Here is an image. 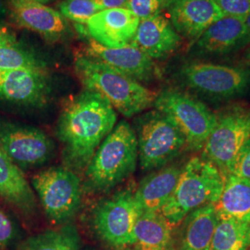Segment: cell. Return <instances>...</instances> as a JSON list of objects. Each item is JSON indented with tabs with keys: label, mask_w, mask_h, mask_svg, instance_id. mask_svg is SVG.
<instances>
[{
	"label": "cell",
	"mask_w": 250,
	"mask_h": 250,
	"mask_svg": "<svg viewBox=\"0 0 250 250\" xmlns=\"http://www.w3.org/2000/svg\"><path fill=\"white\" fill-rule=\"evenodd\" d=\"M114 107L101 94L84 90L63 106L57 125L65 167L83 170L116 126Z\"/></svg>",
	"instance_id": "cell-1"
},
{
	"label": "cell",
	"mask_w": 250,
	"mask_h": 250,
	"mask_svg": "<svg viewBox=\"0 0 250 250\" xmlns=\"http://www.w3.org/2000/svg\"><path fill=\"white\" fill-rule=\"evenodd\" d=\"M74 70L84 89L101 94L126 118H132L154 106L158 96L140 82L83 54L75 57Z\"/></svg>",
	"instance_id": "cell-2"
},
{
	"label": "cell",
	"mask_w": 250,
	"mask_h": 250,
	"mask_svg": "<svg viewBox=\"0 0 250 250\" xmlns=\"http://www.w3.org/2000/svg\"><path fill=\"white\" fill-rule=\"evenodd\" d=\"M138 148L135 131L126 121L114 127L99 146L86 168L90 189L105 192L128 178L136 168Z\"/></svg>",
	"instance_id": "cell-3"
},
{
	"label": "cell",
	"mask_w": 250,
	"mask_h": 250,
	"mask_svg": "<svg viewBox=\"0 0 250 250\" xmlns=\"http://www.w3.org/2000/svg\"><path fill=\"white\" fill-rule=\"evenodd\" d=\"M224 184V175L214 164L203 158H193L183 167L174 191L160 212L176 226L191 211L215 203Z\"/></svg>",
	"instance_id": "cell-4"
},
{
	"label": "cell",
	"mask_w": 250,
	"mask_h": 250,
	"mask_svg": "<svg viewBox=\"0 0 250 250\" xmlns=\"http://www.w3.org/2000/svg\"><path fill=\"white\" fill-rule=\"evenodd\" d=\"M176 75L187 89L213 102L236 99L250 90V68L243 65L192 60L182 64Z\"/></svg>",
	"instance_id": "cell-5"
},
{
	"label": "cell",
	"mask_w": 250,
	"mask_h": 250,
	"mask_svg": "<svg viewBox=\"0 0 250 250\" xmlns=\"http://www.w3.org/2000/svg\"><path fill=\"white\" fill-rule=\"evenodd\" d=\"M138 161L145 170L164 167L188 147L178 127L159 110H152L136 121Z\"/></svg>",
	"instance_id": "cell-6"
},
{
	"label": "cell",
	"mask_w": 250,
	"mask_h": 250,
	"mask_svg": "<svg viewBox=\"0 0 250 250\" xmlns=\"http://www.w3.org/2000/svg\"><path fill=\"white\" fill-rule=\"evenodd\" d=\"M154 107L168 117L184 134L188 148L202 150L217 124V116L197 98L180 90L158 94Z\"/></svg>",
	"instance_id": "cell-7"
},
{
	"label": "cell",
	"mask_w": 250,
	"mask_h": 250,
	"mask_svg": "<svg viewBox=\"0 0 250 250\" xmlns=\"http://www.w3.org/2000/svg\"><path fill=\"white\" fill-rule=\"evenodd\" d=\"M217 116V124L203 147L202 158L226 177L244 145L250 139V107L233 105Z\"/></svg>",
	"instance_id": "cell-8"
},
{
	"label": "cell",
	"mask_w": 250,
	"mask_h": 250,
	"mask_svg": "<svg viewBox=\"0 0 250 250\" xmlns=\"http://www.w3.org/2000/svg\"><path fill=\"white\" fill-rule=\"evenodd\" d=\"M33 187L45 214L56 224L71 220L82 199L81 180L67 167H51L33 177Z\"/></svg>",
	"instance_id": "cell-9"
},
{
	"label": "cell",
	"mask_w": 250,
	"mask_h": 250,
	"mask_svg": "<svg viewBox=\"0 0 250 250\" xmlns=\"http://www.w3.org/2000/svg\"><path fill=\"white\" fill-rule=\"evenodd\" d=\"M141 212L134 191L120 190L95 208V232L102 241L115 250L130 249L134 242V226Z\"/></svg>",
	"instance_id": "cell-10"
},
{
	"label": "cell",
	"mask_w": 250,
	"mask_h": 250,
	"mask_svg": "<svg viewBox=\"0 0 250 250\" xmlns=\"http://www.w3.org/2000/svg\"><path fill=\"white\" fill-rule=\"evenodd\" d=\"M250 45V31L243 19H220L191 43L189 57L194 61L209 62L231 57Z\"/></svg>",
	"instance_id": "cell-11"
},
{
	"label": "cell",
	"mask_w": 250,
	"mask_h": 250,
	"mask_svg": "<svg viewBox=\"0 0 250 250\" xmlns=\"http://www.w3.org/2000/svg\"><path fill=\"white\" fill-rule=\"evenodd\" d=\"M0 147L18 167L33 168L50 160L54 144L34 127L9 126L0 131Z\"/></svg>",
	"instance_id": "cell-12"
},
{
	"label": "cell",
	"mask_w": 250,
	"mask_h": 250,
	"mask_svg": "<svg viewBox=\"0 0 250 250\" xmlns=\"http://www.w3.org/2000/svg\"><path fill=\"white\" fill-rule=\"evenodd\" d=\"M83 55L140 83L150 82L157 75L154 61L132 43L122 47L110 48L91 39Z\"/></svg>",
	"instance_id": "cell-13"
},
{
	"label": "cell",
	"mask_w": 250,
	"mask_h": 250,
	"mask_svg": "<svg viewBox=\"0 0 250 250\" xmlns=\"http://www.w3.org/2000/svg\"><path fill=\"white\" fill-rule=\"evenodd\" d=\"M50 91L45 69L0 70V99L21 105L42 107L48 101Z\"/></svg>",
	"instance_id": "cell-14"
},
{
	"label": "cell",
	"mask_w": 250,
	"mask_h": 250,
	"mask_svg": "<svg viewBox=\"0 0 250 250\" xmlns=\"http://www.w3.org/2000/svg\"><path fill=\"white\" fill-rule=\"evenodd\" d=\"M140 23L133 11L127 8L100 10L83 24L84 33L100 45L117 48L130 44Z\"/></svg>",
	"instance_id": "cell-15"
},
{
	"label": "cell",
	"mask_w": 250,
	"mask_h": 250,
	"mask_svg": "<svg viewBox=\"0 0 250 250\" xmlns=\"http://www.w3.org/2000/svg\"><path fill=\"white\" fill-rule=\"evenodd\" d=\"M10 14L19 26L36 32L49 43L62 40L68 33L67 20L56 9L35 0H10Z\"/></svg>",
	"instance_id": "cell-16"
},
{
	"label": "cell",
	"mask_w": 250,
	"mask_h": 250,
	"mask_svg": "<svg viewBox=\"0 0 250 250\" xmlns=\"http://www.w3.org/2000/svg\"><path fill=\"white\" fill-rule=\"evenodd\" d=\"M167 10L175 31L191 43L224 17L213 0H171Z\"/></svg>",
	"instance_id": "cell-17"
},
{
	"label": "cell",
	"mask_w": 250,
	"mask_h": 250,
	"mask_svg": "<svg viewBox=\"0 0 250 250\" xmlns=\"http://www.w3.org/2000/svg\"><path fill=\"white\" fill-rule=\"evenodd\" d=\"M184 38L162 13L140 21L133 45L140 48L152 60H161L175 53L183 45Z\"/></svg>",
	"instance_id": "cell-18"
},
{
	"label": "cell",
	"mask_w": 250,
	"mask_h": 250,
	"mask_svg": "<svg viewBox=\"0 0 250 250\" xmlns=\"http://www.w3.org/2000/svg\"><path fill=\"white\" fill-rule=\"evenodd\" d=\"M174 227L160 211H142L129 250H176Z\"/></svg>",
	"instance_id": "cell-19"
},
{
	"label": "cell",
	"mask_w": 250,
	"mask_h": 250,
	"mask_svg": "<svg viewBox=\"0 0 250 250\" xmlns=\"http://www.w3.org/2000/svg\"><path fill=\"white\" fill-rule=\"evenodd\" d=\"M182 169L165 167L144 179L134 191V199L141 211H161L175 189Z\"/></svg>",
	"instance_id": "cell-20"
},
{
	"label": "cell",
	"mask_w": 250,
	"mask_h": 250,
	"mask_svg": "<svg viewBox=\"0 0 250 250\" xmlns=\"http://www.w3.org/2000/svg\"><path fill=\"white\" fill-rule=\"evenodd\" d=\"M0 197L25 213L36 208V197L18 166L0 147Z\"/></svg>",
	"instance_id": "cell-21"
},
{
	"label": "cell",
	"mask_w": 250,
	"mask_h": 250,
	"mask_svg": "<svg viewBox=\"0 0 250 250\" xmlns=\"http://www.w3.org/2000/svg\"><path fill=\"white\" fill-rule=\"evenodd\" d=\"M180 250H208L220 219L213 203L191 211L184 220Z\"/></svg>",
	"instance_id": "cell-22"
},
{
	"label": "cell",
	"mask_w": 250,
	"mask_h": 250,
	"mask_svg": "<svg viewBox=\"0 0 250 250\" xmlns=\"http://www.w3.org/2000/svg\"><path fill=\"white\" fill-rule=\"evenodd\" d=\"M220 220L250 224V181L230 173L224 177L222 194L213 203Z\"/></svg>",
	"instance_id": "cell-23"
},
{
	"label": "cell",
	"mask_w": 250,
	"mask_h": 250,
	"mask_svg": "<svg viewBox=\"0 0 250 250\" xmlns=\"http://www.w3.org/2000/svg\"><path fill=\"white\" fill-rule=\"evenodd\" d=\"M250 224L236 220H220L208 250H249Z\"/></svg>",
	"instance_id": "cell-24"
},
{
	"label": "cell",
	"mask_w": 250,
	"mask_h": 250,
	"mask_svg": "<svg viewBox=\"0 0 250 250\" xmlns=\"http://www.w3.org/2000/svg\"><path fill=\"white\" fill-rule=\"evenodd\" d=\"M81 238L73 225L47 230L29 238L24 250H80Z\"/></svg>",
	"instance_id": "cell-25"
},
{
	"label": "cell",
	"mask_w": 250,
	"mask_h": 250,
	"mask_svg": "<svg viewBox=\"0 0 250 250\" xmlns=\"http://www.w3.org/2000/svg\"><path fill=\"white\" fill-rule=\"evenodd\" d=\"M19 69L43 70L45 65L16 39L0 42V70Z\"/></svg>",
	"instance_id": "cell-26"
},
{
	"label": "cell",
	"mask_w": 250,
	"mask_h": 250,
	"mask_svg": "<svg viewBox=\"0 0 250 250\" xmlns=\"http://www.w3.org/2000/svg\"><path fill=\"white\" fill-rule=\"evenodd\" d=\"M58 8L64 18L79 24H85L101 10L92 0H63Z\"/></svg>",
	"instance_id": "cell-27"
},
{
	"label": "cell",
	"mask_w": 250,
	"mask_h": 250,
	"mask_svg": "<svg viewBox=\"0 0 250 250\" xmlns=\"http://www.w3.org/2000/svg\"><path fill=\"white\" fill-rule=\"evenodd\" d=\"M170 2L171 0H128L126 8L142 21L161 14L167 9Z\"/></svg>",
	"instance_id": "cell-28"
},
{
	"label": "cell",
	"mask_w": 250,
	"mask_h": 250,
	"mask_svg": "<svg viewBox=\"0 0 250 250\" xmlns=\"http://www.w3.org/2000/svg\"><path fill=\"white\" fill-rule=\"evenodd\" d=\"M224 16L244 19L250 15V0H213Z\"/></svg>",
	"instance_id": "cell-29"
},
{
	"label": "cell",
	"mask_w": 250,
	"mask_h": 250,
	"mask_svg": "<svg viewBox=\"0 0 250 250\" xmlns=\"http://www.w3.org/2000/svg\"><path fill=\"white\" fill-rule=\"evenodd\" d=\"M230 173L250 181V139L244 145L236 156Z\"/></svg>",
	"instance_id": "cell-30"
},
{
	"label": "cell",
	"mask_w": 250,
	"mask_h": 250,
	"mask_svg": "<svg viewBox=\"0 0 250 250\" xmlns=\"http://www.w3.org/2000/svg\"><path fill=\"white\" fill-rule=\"evenodd\" d=\"M13 235V225L7 215L0 209V248L8 245L12 240Z\"/></svg>",
	"instance_id": "cell-31"
},
{
	"label": "cell",
	"mask_w": 250,
	"mask_h": 250,
	"mask_svg": "<svg viewBox=\"0 0 250 250\" xmlns=\"http://www.w3.org/2000/svg\"><path fill=\"white\" fill-rule=\"evenodd\" d=\"M101 10L126 8L128 0H92Z\"/></svg>",
	"instance_id": "cell-32"
},
{
	"label": "cell",
	"mask_w": 250,
	"mask_h": 250,
	"mask_svg": "<svg viewBox=\"0 0 250 250\" xmlns=\"http://www.w3.org/2000/svg\"><path fill=\"white\" fill-rule=\"evenodd\" d=\"M12 39H16L15 36L12 34V32L9 31L8 27L0 24V42L12 40Z\"/></svg>",
	"instance_id": "cell-33"
},
{
	"label": "cell",
	"mask_w": 250,
	"mask_h": 250,
	"mask_svg": "<svg viewBox=\"0 0 250 250\" xmlns=\"http://www.w3.org/2000/svg\"><path fill=\"white\" fill-rule=\"evenodd\" d=\"M7 14V8L5 7L2 0H0V17H3Z\"/></svg>",
	"instance_id": "cell-34"
},
{
	"label": "cell",
	"mask_w": 250,
	"mask_h": 250,
	"mask_svg": "<svg viewBox=\"0 0 250 250\" xmlns=\"http://www.w3.org/2000/svg\"><path fill=\"white\" fill-rule=\"evenodd\" d=\"M244 21H245L246 25L248 26V28L250 29V15H249L248 17H246V18L244 19Z\"/></svg>",
	"instance_id": "cell-35"
},
{
	"label": "cell",
	"mask_w": 250,
	"mask_h": 250,
	"mask_svg": "<svg viewBox=\"0 0 250 250\" xmlns=\"http://www.w3.org/2000/svg\"><path fill=\"white\" fill-rule=\"evenodd\" d=\"M246 58H247V60L250 62V49H249L248 52L246 54Z\"/></svg>",
	"instance_id": "cell-36"
},
{
	"label": "cell",
	"mask_w": 250,
	"mask_h": 250,
	"mask_svg": "<svg viewBox=\"0 0 250 250\" xmlns=\"http://www.w3.org/2000/svg\"><path fill=\"white\" fill-rule=\"evenodd\" d=\"M35 1H37V2H39V3H46V2H48V1H51V0H35Z\"/></svg>",
	"instance_id": "cell-37"
},
{
	"label": "cell",
	"mask_w": 250,
	"mask_h": 250,
	"mask_svg": "<svg viewBox=\"0 0 250 250\" xmlns=\"http://www.w3.org/2000/svg\"></svg>",
	"instance_id": "cell-38"
}]
</instances>
